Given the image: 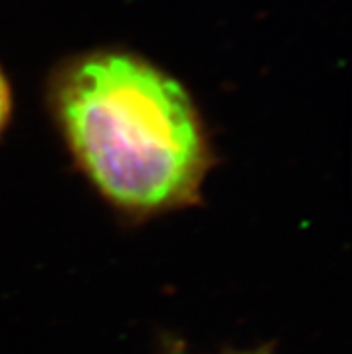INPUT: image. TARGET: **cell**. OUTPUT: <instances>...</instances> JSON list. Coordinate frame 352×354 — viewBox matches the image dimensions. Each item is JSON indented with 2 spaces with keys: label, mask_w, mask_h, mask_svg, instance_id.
<instances>
[{
  "label": "cell",
  "mask_w": 352,
  "mask_h": 354,
  "mask_svg": "<svg viewBox=\"0 0 352 354\" xmlns=\"http://www.w3.org/2000/svg\"><path fill=\"white\" fill-rule=\"evenodd\" d=\"M50 104L77 166L128 214L192 203L210 166L205 128L180 81L120 49L68 59Z\"/></svg>",
  "instance_id": "obj_1"
},
{
  "label": "cell",
  "mask_w": 352,
  "mask_h": 354,
  "mask_svg": "<svg viewBox=\"0 0 352 354\" xmlns=\"http://www.w3.org/2000/svg\"><path fill=\"white\" fill-rule=\"evenodd\" d=\"M9 115H11V90H9L4 72L0 68V133L4 131L6 124H8Z\"/></svg>",
  "instance_id": "obj_2"
},
{
  "label": "cell",
  "mask_w": 352,
  "mask_h": 354,
  "mask_svg": "<svg viewBox=\"0 0 352 354\" xmlns=\"http://www.w3.org/2000/svg\"><path fill=\"white\" fill-rule=\"evenodd\" d=\"M239 354H266L264 351H261V353H239Z\"/></svg>",
  "instance_id": "obj_3"
}]
</instances>
